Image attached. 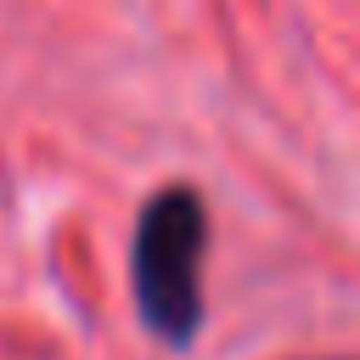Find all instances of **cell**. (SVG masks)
Returning <instances> with one entry per match:
<instances>
[{
	"instance_id": "obj_1",
	"label": "cell",
	"mask_w": 360,
	"mask_h": 360,
	"mask_svg": "<svg viewBox=\"0 0 360 360\" xmlns=\"http://www.w3.org/2000/svg\"><path fill=\"white\" fill-rule=\"evenodd\" d=\"M202 253H208V214L191 186H163L129 242V281L135 309L152 338L186 349L202 321Z\"/></svg>"
}]
</instances>
